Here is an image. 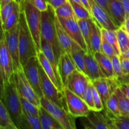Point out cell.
<instances>
[{"mask_svg": "<svg viewBox=\"0 0 129 129\" xmlns=\"http://www.w3.org/2000/svg\"><path fill=\"white\" fill-rule=\"evenodd\" d=\"M14 74L1 88L0 101L3 103L14 123L19 129L22 118L23 111Z\"/></svg>", "mask_w": 129, "mask_h": 129, "instance_id": "cell-1", "label": "cell"}, {"mask_svg": "<svg viewBox=\"0 0 129 129\" xmlns=\"http://www.w3.org/2000/svg\"><path fill=\"white\" fill-rule=\"evenodd\" d=\"M55 17V10L49 5L48 10L42 12L41 38L50 44L57 59L59 60L60 55L65 51L62 49L58 40Z\"/></svg>", "mask_w": 129, "mask_h": 129, "instance_id": "cell-2", "label": "cell"}, {"mask_svg": "<svg viewBox=\"0 0 129 129\" xmlns=\"http://www.w3.org/2000/svg\"><path fill=\"white\" fill-rule=\"evenodd\" d=\"M19 52L20 62L22 67L30 58L37 55V50L22 9L19 21Z\"/></svg>", "mask_w": 129, "mask_h": 129, "instance_id": "cell-3", "label": "cell"}, {"mask_svg": "<svg viewBox=\"0 0 129 129\" xmlns=\"http://www.w3.org/2000/svg\"><path fill=\"white\" fill-rule=\"evenodd\" d=\"M28 28L32 35L37 52L41 50L42 11L32 5L30 0H24L21 5Z\"/></svg>", "mask_w": 129, "mask_h": 129, "instance_id": "cell-4", "label": "cell"}, {"mask_svg": "<svg viewBox=\"0 0 129 129\" xmlns=\"http://www.w3.org/2000/svg\"><path fill=\"white\" fill-rule=\"evenodd\" d=\"M38 68H39V75H40V86L44 96L57 105L65 108L68 110L64 93H62L58 90L56 86L54 85L52 81L45 73L39 60H38Z\"/></svg>", "mask_w": 129, "mask_h": 129, "instance_id": "cell-5", "label": "cell"}, {"mask_svg": "<svg viewBox=\"0 0 129 129\" xmlns=\"http://www.w3.org/2000/svg\"><path fill=\"white\" fill-rule=\"evenodd\" d=\"M40 105L60 123L64 129H76L75 118L66 109L57 105L45 96L40 98Z\"/></svg>", "mask_w": 129, "mask_h": 129, "instance_id": "cell-6", "label": "cell"}, {"mask_svg": "<svg viewBox=\"0 0 129 129\" xmlns=\"http://www.w3.org/2000/svg\"><path fill=\"white\" fill-rule=\"evenodd\" d=\"M64 92L68 110L74 118H82L89 115L91 110L83 98L66 88L64 89Z\"/></svg>", "mask_w": 129, "mask_h": 129, "instance_id": "cell-7", "label": "cell"}, {"mask_svg": "<svg viewBox=\"0 0 129 129\" xmlns=\"http://www.w3.org/2000/svg\"><path fill=\"white\" fill-rule=\"evenodd\" d=\"M0 66H1V88L15 73L12 58L8 49L4 31L2 30L0 42Z\"/></svg>", "mask_w": 129, "mask_h": 129, "instance_id": "cell-8", "label": "cell"}, {"mask_svg": "<svg viewBox=\"0 0 129 129\" xmlns=\"http://www.w3.org/2000/svg\"><path fill=\"white\" fill-rule=\"evenodd\" d=\"M4 34L8 49L13 62L14 71L16 73L23 69L20 62L19 52V23L11 30L4 31Z\"/></svg>", "mask_w": 129, "mask_h": 129, "instance_id": "cell-9", "label": "cell"}, {"mask_svg": "<svg viewBox=\"0 0 129 129\" xmlns=\"http://www.w3.org/2000/svg\"><path fill=\"white\" fill-rule=\"evenodd\" d=\"M14 74L15 83L19 94L32 102L39 108H40V98L33 89L32 86L30 85L23 69L15 73Z\"/></svg>", "mask_w": 129, "mask_h": 129, "instance_id": "cell-10", "label": "cell"}, {"mask_svg": "<svg viewBox=\"0 0 129 129\" xmlns=\"http://www.w3.org/2000/svg\"><path fill=\"white\" fill-rule=\"evenodd\" d=\"M88 1L90 6L92 18L101 28L111 30H117L119 28L104 8L95 0Z\"/></svg>", "mask_w": 129, "mask_h": 129, "instance_id": "cell-11", "label": "cell"}, {"mask_svg": "<svg viewBox=\"0 0 129 129\" xmlns=\"http://www.w3.org/2000/svg\"><path fill=\"white\" fill-rule=\"evenodd\" d=\"M22 68L30 85L32 86L33 89L36 92L38 96L40 98L44 96L40 86L37 57L35 56L30 58Z\"/></svg>", "mask_w": 129, "mask_h": 129, "instance_id": "cell-12", "label": "cell"}, {"mask_svg": "<svg viewBox=\"0 0 129 129\" xmlns=\"http://www.w3.org/2000/svg\"><path fill=\"white\" fill-rule=\"evenodd\" d=\"M90 82L86 75L76 69L69 76L66 88L83 98L86 89Z\"/></svg>", "mask_w": 129, "mask_h": 129, "instance_id": "cell-13", "label": "cell"}, {"mask_svg": "<svg viewBox=\"0 0 129 129\" xmlns=\"http://www.w3.org/2000/svg\"><path fill=\"white\" fill-rule=\"evenodd\" d=\"M57 18L61 25L62 26L63 28L65 30L67 34L71 38L72 40L79 44L86 52H88V47H87L83 35H82L77 19H66L59 17Z\"/></svg>", "mask_w": 129, "mask_h": 129, "instance_id": "cell-14", "label": "cell"}, {"mask_svg": "<svg viewBox=\"0 0 129 129\" xmlns=\"http://www.w3.org/2000/svg\"><path fill=\"white\" fill-rule=\"evenodd\" d=\"M102 99L104 107L111 94L118 86V83L115 78H102L91 81Z\"/></svg>", "mask_w": 129, "mask_h": 129, "instance_id": "cell-15", "label": "cell"}, {"mask_svg": "<svg viewBox=\"0 0 129 129\" xmlns=\"http://www.w3.org/2000/svg\"><path fill=\"white\" fill-rule=\"evenodd\" d=\"M75 69H76V67L71 55L66 52H64L60 55L59 60V73L64 91L68 84L69 76Z\"/></svg>", "mask_w": 129, "mask_h": 129, "instance_id": "cell-16", "label": "cell"}, {"mask_svg": "<svg viewBox=\"0 0 129 129\" xmlns=\"http://www.w3.org/2000/svg\"><path fill=\"white\" fill-rule=\"evenodd\" d=\"M81 123L84 129H110L102 112L91 110L88 116L82 117Z\"/></svg>", "mask_w": 129, "mask_h": 129, "instance_id": "cell-17", "label": "cell"}, {"mask_svg": "<svg viewBox=\"0 0 129 129\" xmlns=\"http://www.w3.org/2000/svg\"><path fill=\"white\" fill-rule=\"evenodd\" d=\"M84 60L87 71V76L91 81L100 78H105L93 53H86L84 55Z\"/></svg>", "mask_w": 129, "mask_h": 129, "instance_id": "cell-18", "label": "cell"}, {"mask_svg": "<svg viewBox=\"0 0 129 129\" xmlns=\"http://www.w3.org/2000/svg\"><path fill=\"white\" fill-rule=\"evenodd\" d=\"M108 6L113 21L118 27L124 25L126 21V13L121 0H108Z\"/></svg>", "mask_w": 129, "mask_h": 129, "instance_id": "cell-19", "label": "cell"}, {"mask_svg": "<svg viewBox=\"0 0 129 129\" xmlns=\"http://www.w3.org/2000/svg\"><path fill=\"white\" fill-rule=\"evenodd\" d=\"M37 57L38 58V60H39V62H40V65L42 67L43 69L45 71V73H46L47 75L48 76L49 78H50V80L52 81V83H54V85L56 86V88H57L58 90L59 91L62 92V93H64V88L62 86L61 84L59 83V80H58L57 78L56 75H55V73L54 72V69H53L52 66H51V64H50V62H49V60H47V59L46 58V57L44 55V53L40 50V51L37 52Z\"/></svg>", "mask_w": 129, "mask_h": 129, "instance_id": "cell-20", "label": "cell"}, {"mask_svg": "<svg viewBox=\"0 0 129 129\" xmlns=\"http://www.w3.org/2000/svg\"><path fill=\"white\" fill-rule=\"evenodd\" d=\"M86 52L76 42L73 41L71 49V57L75 64L76 69L87 76L84 55Z\"/></svg>", "mask_w": 129, "mask_h": 129, "instance_id": "cell-21", "label": "cell"}, {"mask_svg": "<svg viewBox=\"0 0 129 129\" xmlns=\"http://www.w3.org/2000/svg\"><path fill=\"white\" fill-rule=\"evenodd\" d=\"M55 24L59 44H60L62 49L64 51L66 52L71 57V49L73 40L69 37V35L67 34L65 30L63 28L62 26L60 24L56 15H55Z\"/></svg>", "mask_w": 129, "mask_h": 129, "instance_id": "cell-22", "label": "cell"}, {"mask_svg": "<svg viewBox=\"0 0 129 129\" xmlns=\"http://www.w3.org/2000/svg\"><path fill=\"white\" fill-rule=\"evenodd\" d=\"M41 51L44 53V55L46 57L47 60L51 64L52 66L53 69H54V72L55 73L57 78L58 80H59L60 84L62 85L61 79H60V75L59 73V60L57 59L56 56H55V54H54L53 49L52 47L50 46V44L45 41L44 39L41 38Z\"/></svg>", "mask_w": 129, "mask_h": 129, "instance_id": "cell-23", "label": "cell"}, {"mask_svg": "<svg viewBox=\"0 0 129 129\" xmlns=\"http://www.w3.org/2000/svg\"><path fill=\"white\" fill-rule=\"evenodd\" d=\"M39 117L42 129H64L60 123L42 107L39 108Z\"/></svg>", "mask_w": 129, "mask_h": 129, "instance_id": "cell-24", "label": "cell"}, {"mask_svg": "<svg viewBox=\"0 0 129 129\" xmlns=\"http://www.w3.org/2000/svg\"><path fill=\"white\" fill-rule=\"evenodd\" d=\"M94 55L105 78H114L113 66L110 58L101 52L94 53Z\"/></svg>", "mask_w": 129, "mask_h": 129, "instance_id": "cell-25", "label": "cell"}, {"mask_svg": "<svg viewBox=\"0 0 129 129\" xmlns=\"http://www.w3.org/2000/svg\"><path fill=\"white\" fill-rule=\"evenodd\" d=\"M91 47L93 53L96 52H102V28L96 23L93 19H92L91 24Z\"/></svg>", "mask_w": 129, "mask_h": 129, "instance_id": "cell-26", "label": "cell"}, {"mask_svg": "<svg viewBox=\"0 0 129 129\" xmlns=\"http://www.w3.org/2000/svg\"><path fill=\"white\" fill-rule=\"evenodd\" d=\"M92 19L93 18H91L84 20H77L84 41L88 47V52L89 53H93L91 47V24Z\"/></svg>", "mask_w": 129, "mask_h": 129, "instance_id": "cell-27", "label": "cell"}, {"mask_svg": "<svg viewBox=\"0 0 129 129\" xmlns=\"http://www.w3.org/2000/svg\"><path fill=\"white\" fill-rule=\"evenodd\" d=\"M21 10V5L16 3L13 12L11 13L10 16L8 18L5 23L1 25L2 26V30H3L4 31H8L13 27H15V26L18 25Z\"/></svg>", "mask_w": 129, "mask_h": 129, "instance_id": "cell-28", "label": "cell"}, {"mask_svg": "<svg viewBox=\"0 0 129 129\" xmlns=\"http://www.w3.org/2000/svg\"><path fill=\"white\" fill-rule=\"evenodd\" d=\"M0 129H18L7 109L0 101Z\"/></svg>", "mask_w": 129, "mask_h": 129, "instance_id": "cell-29", "label": "cell"}, {"mask_svg": "<svg viewBox=\"0 0 129 129\" xmlns=\"http://www.w3.org/2000/svg\"><path fill=\"white\" fill-rule=\"evenodd\" d=\"M19 129H42L39 117L23 113Z\"/></svg>", "mask_w": 129, "mask_h": 129, "instance_id": "cell-30", "label": "cell"}, {"mask_svg": "<svg viewBox=\"0 0 129 129\" xmlns=\"http://www.w3.org/2000/svg\"><path fill=\"white\" fill-rule=\"evenodd\" d=\"M115 93H116L118 98L120 115L129 117V99L123 94L118 86L115 90Z\"/></svg>", "mask_w": 129, "mask_h": 129, "instance_id": "cell-31", "label": "cell"}, {"mask_svg": "<svg viewBox=\"0 0 129 129\" xmlns=\"http://www.w3.org/2000/svg\"><path fill=\"white\" fill-rule=\"evenodd\" d=\"M117 39L121 55L129 49V37L127 31L123 26L117 30Z\"/></svg>", "mask_w": 129, "mask_h": 129, "instance_id": "cell-32", "label": "cell"}, {"mask_svg": "<svg viewBox=\"0 0 129 129\" xmlns=\"http://www.w3.org/2000/svg\"><path fill=\"white\" fill-rule=\"evenodd\" d=\"M101 30H102V35L113 47L117 53V55L118 56H120L121 52L120 50L119 45H118V39H117V30H107V29L102 28H101Z\"/></svg>", "mask_w": 129, "mask_h": 129, "instance_id": "cell-33", "label": "cell"}, {"mask_svg": "<svg viewBox=\"0 0 129 129\" xmlns=\"http://www.w3.org/2000/svg\"><path fill=\"white\" fill-rule=\"evenodd\" d=\"M55 15L57 17L62 18H76L75 14L73 10V6L71 5L70 2L68 0L66 3L63 4L62 6H59L55 10Z\"/></svg>", "mask_w": 129, "mask_h": 129, "instance_id": "cell-34", "label": "cell"}, {"mask_svg": "<svg viewBox=\"0 0 129 129\" xmlns=\"http://www.w3.org/2000/svg\"><path fill=\"white\" fill-rule=\"evenodd\" d=\"M104 109L113 115H121L118 104V98L115 91L111 94L110 97L107 102Z\"/></svg>", "mask_w": 129, "mask_h": 129, "instance_id": "cell-35", "label": "cell"}, {"mask_svg": "<svg viewBox=\"0 0 129 129\" xmlns=\"http://www.w3.org/2000/svg\"><path fill=\"white\" fill-rule=\"evenodd\" d=\"M71 5L73 6L74 14L77 20H84L92 18L91 15L84 5L79 4L73 0H69Z\"/></svg>", "mask_w": 129, "mask_h": 129, "instance_id": "cell-36", "label": "cell"}, {"mask_svg": "<svg viewBox=\"0 0 129 129\" xmlns=\"http://www.w3.org/2000/svg\"><path fill=\"white\" fill-rule=\"evenodd\" d=\"M20 102H21L23 113L30 115L39 116V108H40L37 107L32 102L23 97L22 96L20 95Z\"/></svg>", "mask_w": 129, "mask_h": 129, "instance_id": "cell-37", "label": "cell"}, {"mask_svg": "<svg viewBox=\"0 0 129 129\" xmlns=\"http://www.w3.org/2000/svg\"><path fill=\"white\" fill-rule=\"evenodd\" d=\"M105 110L110 117L111 119L113 121L118 129H129V117L122 115L115 116L108 113L106 110Z\"/></svg>", "mask_w": 129, "mask_h": 129, "instance_id": "cell-38", "label": "cell"}, {"mask_svg": "<svg viewBox=\"0 0 129 129\" xmlns=\"http://www.w3.org/2000/svg\"><path fill=\"white\" fill-rule=\"evenodd\" d=\"M111 60H112V66H113L114 78L116 79H119L124 75L123 68H122L120 59V56L115 55L111 59Z\"/></svg>", "mask_w": 129, "mask_h": 129, "instance_id": "cell-39", "label": "cell"}, {"mask_svg": "<svg viewBox=\"0 0 129 129\" xmlns=\"http://www.w3.org/2000/svg\"><path fill=\"white\" fill-rule=\"evenodd\" d=\"M16 1H13L12 2L10 3L7 4L5 6H3V7L0 8H1V12H0V15H1V25H3L5 23L6 20H7L8 18L10 16L11 13L13 11L14 8H15V5H16Z\"/></svg>", "mask_w": 129, "mask_h": 129, "instance_id": "cell-40", "label": "cell"}, {"mask_svg": "<svg viewBox=\"0 0 129 129\" xmlns=\"http://www.w3.org/2000/svg\"><path fill=\"white\" fill-rule=\"evenodd\" d=\"M83 100L86 102L91 110L95 111V106H94V101H93V91H92V83L91 81L88 84V87L86 89L85 92L83 95Z\"/></svg>", "mask_w": 129, "mask_h": 129, "instance_id": "cell-41", "label": "cell"}, {"mask_svg": "<svg viewBox=\"0 0 129 129\" xmlns=\"http://www.w3.org/2000/svg\"><path fill=\"white\" fill-rule=\"evenodd\" d=\"M102 52L110 59L115 55H117L113 47L105 39L103 35L102 39Z\"/></svg>", "mask_w": 129, "mask_h": 129, "instance_id": "cell-42", "label": "cell"}, {"mask_svg": "<svg viewBox=\"0 0 129 129\" xmlns=\"http://www.w3.org/2000/svg\"><path fill=\"white\" fill-rule=\"evenodd\" d=\"M92 91H93V101H94V106H95V111H96V112H102L104 110V105H103V102H102V99H101L100 96L98 94L96 88L93 86V84H92Z\"/></svg>", "mask_w": 129, "mask_h": 129, "instance_id": "cell-43", "label": "cell"}, {"mask_svg": "<svg viewBox=\"0 0 129 129\" xmlns=\"http://www.w3.org/2000/svg\"><path fill=\"white\" fill-rule=\"evenodd\" d=\"M34 6L37 8L40 11H46L49 8V4L46 0H30Z\"/></svg>", "mask_w": 129, "mask_h": 129, "instance_id": "cell-44", "label": "cell"}, {"mask_svg": "<svg viewBox=\"0 0 129 129\" xmlns=\"http://www.w3.org/2000/svg\"><path fill=\"white\" fill-rule=\"evenodd\" d=\"M102 113L103 115V117L104 118L105 121L107 123V125H108V128L110 129H118V127H117L115 123L113 122V121L110 118V117L108 116V115L107 114L106 111L105 110H103V111H102Z\"/></svg>", "mask_w": 129, "mask_h": 129, "instance_id": "cell-45", "label": "cell"}, {"mask_svg": "<svg viewBox=\"0 0 129 129\" xmlns=\"http://www.w3.org/2000/svg\"><path fill=\"white\" fill-rule=\"evenodd\" d=\"M120 59L121 64H122V68H123V73L125 74H129V59L125 58L124 57L120 55Z\"/></svg>", "mask_w": 129, "mask_h": 129, "instance_id": "cell-46", "label": "cell"}, {"mask_svg": "<svg viewBox=\"0 0 129 129\" xmlns=\"http://www.w3.org/2000/svg\"><path fill=\"white\" fill-rule=\"evenodd\" d=\"M68 0H46L47 3L51 6H52L54 10L62 6L63 4L66 3Z\"/></svg>", "mask_w": 129, "mask_h": 129, "instance_id": "cell-47", "label": "cell"}, {"mask_svg": "<svg viewBox=\"0 0 129 129\" xmlns=\"http://www.w3.org/2000/svg\"><path fill=\"white\" fill-rule=\"evenodd\" d=\"M95 1H96V2L100 5V6H102V7L104 8V10L107 11V13H108V15L110 16V17L112 18V15H111L110 11V9H109V6H108V0H95ZM112 20H113V19H112Z\"/></svg>", "mask_w": 129, "mask_h": 129, "instance_id": "cell-48", "label": "cell"}, {"mask_svg": "<svg viewBox=\"0 0 129 129\" xmlns=\"http://www.w3.org/2000/svg\"><path fill=\"white\" fill-rule=\"evenodd\" d=\"M118 87L123 94L129 99V83H121L118 84Z\"/></svg>", "mask_w": 129, "mask_h": 129, "instance_id": "cell-49", "label": "cell"}, {"mask_svg": "<svg viewBox=\"0 0 129 129\" xmlns=\"http://www.w3.org/2000/svg\"><path fill=\"white\" fill-rule=\"evenodd\" d=\"M126 13V17H129V0H121Z\"/></svg>", "mask_w": 129, "mask_h": 129, "instance_id": "cell-50", "label": "cell"}, {"mask_svg": "<svg viewBox=\"0 0 129 129\" xmlns=\"http://www.w3.org/2000/svg\"><path fill=\"white\" fill-rule=\"evenodd\" d=\"M116 80L118 82V84H121V83H129V74H125L120 78L116 79Z\"/></svg>", "mask_w": 129, "mask_h": 129, "instance_id": "cell-51", "label": "cell"}, {"mask_svg": "<svg viewBox=\"0 0 129 129\" xmlns=\"http://www.w3.org/2000/svg\"><path fill=\"white\" fill-rule=\"evenodd\" d=\"M80 1H81L82 4L84 5V7H85L89 11V12L91 14V8H90V6H89V3H88V0H80Z\"/></svg>", "mask_w": 129, "mask_h": 129, "instance_id": "cell-52", "label": "cell"}, {"mask_svg": "<svg viewBox=\"0 0 129 129\" xmlns=\"http://www.w3.org/2000/svg\"><path fill=\"white\" fill-rule=\"evenodd\" d=\"M14 0H0V8L3 7V6H5L7 4L10 3L12 2Z\"/></svg>", "mask_w": 129, "mask_h": 129, "instance_id": "cell-53", "label": "cell"}, {"mask_svg": "<svg viewBox=\"0 0 129 129\" xmlns=\"http://www.w3.org/2000/svg\"><path fill=\"white\" fill-rule=\"evenodd\" d=\"M123 26L125 28L126 31H129V17L126 19V21L125 22L124 25H123Z\"/></svg>", "mask_w": 129, "mask_h": 129, "instance_id": "cell-54", "label": "cell"}, {"mask_svg": "<svg viewBox=\"0 0 129 129\" xmlns=\"http://www.w3.org/2000/svg\"><path fill=\"white\" fill-rule=\"evenodd\" d=\"M121 55L123 57H124L128 58V59H129V49L127 50V51H126L125 52L123 53V54H122Z\"/></svg>", "mask_w": 129, "mask_h": 129, "instance_id": "cell-55", "label": "cell"}, {"mask_svg": "<svg viewBox=\"0 0 129 129\" xmlns=\"http://www.w3.org/2000/svg\"><path fill=\"white\" fill-rule=\"evenodd\" d=\"M14 1H16V2L17 3H18L19 5H21V3H22L23 1L24 0H14Z\"/></svg>", "mask_w": 129, "mask_h": 129, "instance_id": "cell-56", "label": "cell"}, {"mask_svg": "<svg viewBox=\"0 0 129 129\" xmlns=\"http://www.w3.org/2000/svg\"><path fill=\"white\" fill-rule=\"evenodd\" d=\"M127 34H128V37H129V31H127Z\"/></svg>", "mask_w": 129, "mask_h": 129, "instance_id": "cell-57", "label": "cell"}]
</instances>
